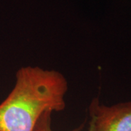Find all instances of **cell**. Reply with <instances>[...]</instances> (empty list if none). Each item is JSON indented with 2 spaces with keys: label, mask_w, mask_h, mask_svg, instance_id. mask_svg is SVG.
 Returning a JSON list of instances; mask_svg holds the SVG:
<instances>
[{
  "label": "cell",
  "mask_w": 131,
  "mask_h": 131,
  "mask_svg": "<svg viewBox=\"0 0 131 131\" xmlns=\"http://www.w3.org/2000/svg\"><path fill=\"white\" fill-rule=\"evenodd\" d=\"M52 113V112L50 111H47L43 113L39 118L33 131H53L51 127ZM80 129L81 127L76 128L72 131H80ZM88 131H95L93 123L90 120L89 127Z\"/></svg>",
  "instance_id": "3"
},
{
  "label": "cell",
  "mask_w": 131,
  "mask_h": 131,
  "mask_svg": "<svg viewBox=\"0 0 131 131\" xmlns=\"http://www.w3.org/2000/svg\"><path fill=\"white\" fill-rule=\"evenodd\" d=\"M15 77L13 89L0 103V131H33L45 112L65 109L68 82L61 72L27 66Z\"/></svg>",
  "instance_id": "1"
},
{
  "label": "cell",
  "mask_w": 131,
  "mask_h": 131,
  "mask_svg": "<svg viewBox=\"0 0 131 131\" xmlns=\"http://www.w3.org/2000/svg\"><path fill=\"white\" fill-rule=\"evenodd\" d=\"M89 115L95 131H131V101L106 106L95 98Z\"/></svg>",
  "instance_id": "2"
}]
</instances>
